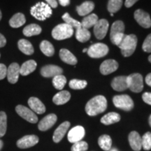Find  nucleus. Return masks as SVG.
<instances>
[{
    "label": "nucleus",
    "mask_w": 151,
    "mask_h": 151,
    "mask_svg": "<svg viewBox=\"0 0 151 151\" xmlns=\"http://www.w3.org/2000/svg\"><path fill=\"white\" fill-rule=\"evenodd\" d=\"M107 108V101L102 95L96 96L90 100L86 106V111L90 116H94L104 112Z\"/></svg>",
    "instance_id": "1"
},
{
    "label": "nucleus",
    "mask_w": 151,
    "mask_h": 151,
    "mask_svg": "<svg viewBox=\"0 0 151 151\" xmlns=\"http://www.w3.org/2000/svg\"><path fill=\"white\" fill-rule=\"evenodd\" d=\"M30 14L37 20L43 21L51 16L52 11L51 7L48 4L39 2L32 7L30 9Z\"/></svg>",
    "instance_id": "2"
},
{
    "label": "nucleus",
    "mask_w": 151,
    "mask_h": 151,
    "mask_svg": "<svg viewBox=\"0 0 151 151\" xmlns=\"http://www.w3.org/2000/svg\"><path fill=\"white\" fill-rule=\"evenodd\" d=\"M137 46V37L134 35L124 36L118 47L124 57H129L134 53Z\"/></svg>",
    "instance_id": "3"
},
{
    "label": "nucleus",
    "mask_w": 151,
    "mask_h": 151,
    "mask_svg": "<svg viewBox=\"0 0 151 151\" xmlns=\"http://www.w3.org/2000/svg\"><path fill=\"white\" fill-rule=\"evenodd\" d=\"M73 28L66 23L60 24L54 27L52 31V37L56 40H64L72 37Z\"/></svg>",
    "instance_id": "4"
},
{
    "label": "nucleus",
    "mask_w": 151,
    "mask_h": 151,
    "mask_svg": "<svg viewBox=\"0 0 151 151\" xmlns=\"http://www.w3.org/2000/svg\"><path fill=\"white\" fill-rule=\"evenodd\" d=\"M113 102L115 106L122 110L129 111L134 108V101L127 94L116 95L113 98Z\"/></svg>",
    "instance_id": "5"
},
{
    "label": "nucleus",
    "mask_w": 151,
    "mask_h": 151,
    "mask_svg": "<svg viewBox=\"0 0 151 151\" xmlns=\"http://www.w3.org/2000/svg\"><path fill=\"white\" fill-rule=\"evenodd\" d=\"M128 88L133 92L139 93L143 89V76L140 73H135L127 76Z\"/></svg>",
    "instance_id": "6"
},
{
    "label": "nucleus",
    "mask_w": 151,
    "mask_h": 151,
    "mask_svg": "<svg viewBox=\"0 0 151 151\" xmlns=\"http://www.w3.org/2000/svg\"><path fill=\"white\" fill-rule=\"evenodd\" d=\"M109 51V47L106 45L104 43H97L90 46L87 52L90 58H100L106 55Z\"/></svg>",
    "instance_id": "7"
},
{
    "label": "nucleus",
    "mask_w": 151,
    "mask_h": 151,
    "mask_svg": "<svg viewBox=\"0 0 151 151\" xmlns=\"http://www.w3.org/2000/svg\"><path fill=\"white\" fill-rule=\"evenodd\" d=\"M16 111L21 118L30 123H36L38 122V118L35 113L22 105H18L16 107Z\"/></svg>",
    "instance_id": "8"
},
{
    "label": "nucleus",
    "mask_w": 151,
    "mask_h": 151,
    "mask_svg": "<svg viewBox=\"0 0 151 151\" xmlns=\"http://www.w3.org/2000/svg\"><path fill=\"white\" fill-rule=\"evenodd\" d=\"M109 26V22L106 19H101L98 20L94 26V34L97 39L101 40L106 37L108 32Z\"/></svg>",
    "instance_id": "9"
},
{
    "label": "nucleus",
    "mask_w": 151,
    "mask_h": 151,
    "mask_svg": "<svg viewBox=\"0 0 151 151\" xmlns=\"http://www.w3.org/2000/svg\"><path fill=\"white\" fill-rule=\"evenodd\" d=\"M85 134H86V132L83 127L80 125L76 126L69 130L67 134L68 141L72 143H76L82 140L85 137Z\"/></svg>",
    "instance_id": "10"
},
{
    "label": "nucleus",
    "mask_w": 151,
    "mask_h": 151,
    "mask_svg": "<svg viewBox=\"0 0 151 151\" xmlns=\"http://www.w3.org/2000/svg\"><path fill=\"white\" fill-rule=\"evenodd\" d=\"M134 19L139 25L143 28H150L151 27V19L148 13L146 11L138 9L134 12Z\"/></svg>",
    "instance_id": "11"
},
{
    "label": "nucleus",
    "mask_w": 151,
    "mask_h": 151,
    "mask_svg": "<svg viewBox=\"0 0 151 151\" xmlns=\"http://www.w3.org/2000/svg\"><path fill=\"white\" fill-rule=\"evenodd\" d=\"M39 139L37 136L36 135H27L24 136L21 139H20L17 141V146L19 148H31L39 142Z\"/></svg>",
    "instance_id": "12"
},
{
    "label": "nucleus",
    "mask_w": 151,
    "mask_h": 151,
    "mask_svg": "<svg viewBox=\"0 0 151 151\" xmlns=\"http://www.w3.org/2000/svg\"><path fill=\"white\" fill-rule=\"evenodd\" d=\"M20 66L16 62H14L9 65L7 69L6 76L10 83L15 84L18 82L19 75H20Z\"/></svg>",
    "instance_id": "13"
},
{
    "label": "nucleus",
    "mask_w": 151,
    "mask_h": 151,
    "mask_svg": "<svg viewBox=\"0 0 151 151\" xmlns=\"http://www.w3.org/2000/svg\"><path fill=\"white\" fill-rule=\"evenodd\" d=\"M63 70L61 67L56 65H46L41 69V74L46 78L55 77L58 75L62 74Z\"/></svg>",
    "instance_id": "14"
},
{
    "label": "nucleus",
    "mask_w": 151,
    "mask_h": 151,
    "mask_svg": "<svg viewBox=\"0 0 151 151\" xmlns=\"http://www.w3.org/2000/svg\"><path fill=\"white\" fill-rule=\"evenodd\" d=\"M57 120H58V117L54 113L48 115L39 122V124H38L39 129L43 132L46 131L55 124Z\"/></svg>",
    "instance_id": "15"
},
{
    "label": "nucleus",
    "mask_w": 151,
    "mask_h": 151,
    "mask_svg": "<svg viewBox=\"0 0 151 151\" xmlns=\"http://www.w3.org/2000/svg\"><path fill=\"white\" fill-rule=\"evenodd\" d=\"M118 63L114 60H107L101 63L100 72L103 75H108L116 71L118 68Z\"/></svg>",
    "instance_id": "16"
},
{
    "label": "nucleus",
    "mask_w": 151,
    "mask_h": 151,
    "mask_svg": "<svg viewBox=\"0 0 151 151\" xmlns=\"http://www.w3.org/2000/svg\"><path fill=\"white\" fill-rule=\"evenodd\" d=\"M111 87L116 91L122 92L127 90L128 88L127 76H117L111 82Z\"/></svg>",
    "instance_id": "17"
},
{
    "label": "nucleus",
    "mask_w": 151,
    "mask_h": 151,
    "mask_svg": "<svg viewBox=\"0 0 151 151\" xmlns=\"http://www.w3.org/2000/svg\"><path fill=\"white\" fill-rule=\"evenodd\" d=\"M70 127V122L66 121L62 123L54 132L52 139L55 143H59L63 139Z\"/></svg>",
    "instance_id": "18"
},
{
    "label": "nucleus",
    "mask_w": 151,
    "mask_h": 151,
    "mask_svg": "<svg viewBox=\"0 0 151 151\" xmlns=\"http://www.w3.org/2000/svg\"><path fill=\"white\" fill-rule=\"evenodd\" d=\"M29 104L31 110L38 114H43L46 112V107L42 103V101L37 97H30L28 100Z\"/></svg>",
    "instance_id": "19"
},
{
    "label": "nucleus",
    "mask_w": 151,
    "mask_h": 151,
    "mask_svg": "<svg viewBox=\"0 0 151 151\" xmlns=\"http://www.w3.org/2000/svg\"><path fill=\"white\" fill-rule=\"evenodd\" d=\"M128 140L131 148L135 151H140L142 148V143H141V137L137 132L133 131L130 132Z\"/></svg>",
    "instance_id": "20"
},
{
    "label": "nucleus",
    "mask_w": 151,
    "mask_h": 151,
    "mask_svg": "<svg viewBox=\"0 0 151 151\" xmlns=\"http://www.w3.org/2000/svg\"><path fill=\"white\" fill-rule=\"evenodd\" d=\"M60 58L68 65H76L77 64L76 58L67 49L62 48L60 50Z\"/></svg>",
    "instance_id": "21"
},
{
    "label": "nucleus",
    "mask_w": 151,
    "mask_h": 151,
    "mask_svg": "<svg viewBox=\"0 0 151 151\" xmlns=\"http://www.w3.org/2000/svg\"><path fill=\"white\" fill-rule=\"evenodd\" d=\"M37 66V62L33 60H28V61L24 62V63L20 66V74L24 76L29 75V73H32L34 71H35Z\"/></svg>",
    "instance_id": "22"
},
{
    "label": "nucleus",
    "mask_w": 151,
    "mask_h": 151,
    "mask_svg": "<svg viewBox=\"0 0 151 151\" xmlns=\"http://www.w3.org/2000/svg\"><path fill=\"white\" fill-rule=\"evenodd\" d=\"M71 94L67 90H62L57 93L52 98V101L56 105H63L69 101Z\"/></svg>",
    "instance_id": "23"
},
{
    "label": "nucleus",
    "mask_w": 151,
    "mask_h": 151,
    "mask_svg": "<svg viewBox=\"0 0 151 151\" xmlns=\"http://www.w3.org/2000/svg\"><path fill=\"white\" fill-rule=\"evenodd\" d=\"M94 9V4L92 1H85L80 6L76 7L77 13L79 16H86L90 14Z\"/></svg>",
    "instance_id": "24"
},
{
    "label": "nucleus",
    "mask_w": 151,
    "mask_h": 151,
    "mask_svg": "<svg viewBox=\"0 0 151 151\" xmlns=\"http://www.w3.org/2000/svg\"><path fill=\"white\" fill-rule=\"evenodd\" d=\"M18 46L19 50L21 51L22 53L27 55H31L34 53V47L32 43L26 39H20L18 42Z\"/></svg>",
    "instance_id": "25"
},
{
    "label": "nucleus",
    "mask_w": 151,
    "mask_h": 151,
    "mask_svg": "<svg viewBox=\"0 0 151 151\" xmlns=\"http://www.w3.org/2000/svg\"><path fill=\"white\" fill-rule=\"evenodd\" d=\"M26 18L24 14L18 13L15 14L9 20V24L13 28H18L25 23Z\"/></svg>",
    "instance_id": "26"
},
{
    "label": "nucleus",
    "mask_w": 151,
    "mask_h": 151,
    "mask_svg": "<svg viewBox=\"0 0 151 151\" xmlns=\"http://www.w3.org/2000/svg\"><path fill=\"white\" fill-rule=\"evenodd\" d=\"M120 120V116L118 113L115 112H111L106 114L101 118V122L105 125H109L113 123H116Z\"/></svg>",
    "instance_id": "27"
},
{
    "label": "nucleus",
    "mask_w": 151,
    "mask_h": 151,
    "mask_svg": "<svg viewBox=\"0 0 151 151\" xmlns=\"http://www.w3.org/2000/svg\"><path fill=\"white\" fill-rule=\"evenodd\" d=\"M42 29L39 24H30L26 26L23 29V35L26 37H32V36L39 35L41 33Z\"/></svg>",
    "instance_id": "28"
},
{
    "label": "nucleus",
    "mask_w": 151,
    "mask_h": 151,
    "mask_svg": "<svg viewBox=\"0 0 151 151\" xmlns=\"http://www.w3.org/2000/svg\"><path fill=\"white\" fill-rule=\"evenodd\" d=\"M98 16L94 14H91L85 17L83 19L81 23V27L85 28V29H88L89 28L94 27L98 21Z\"/></svg>",
    "instance_id": "29"
},
{
    "label": "nucleus",
    "mask_w": 151,
    "mask_h": 151,
    "mask_svg": "<svg viewBox=\"0 0 151 151\" xmlns=\"http://www.w3.org/2000/svg\"><path fill=\"white\" fill-rule=\"evenodd\" d=\"M99 146L102 150L105 151L110 150L112 146V140L110 136L107 134L101 135L98 139Z\"/></svg>",
    "instance_id": "30"
},
{
    "label": "nucleus",
    "mask_w": 151,
    "mask_h": 151,
    "mask_svg": "<svg viewBox=\"0 0 151 151\" xmlns=\"http://www.w3.org/2000/svg\"><path fill=\"white\" fill-rule=\"evenodd\" d=\"M90 37H91V35H90L89 30L82 27L77 29L76 32V38L77 40L81 43L88 41L90 39Z\"/></svg>",
    "instance_id": "31"
},
{
    "label": "nucleus",
    "mask_w": 151,
    "mask_h": 151,
    "mask_svg": "<svg viewBox=\"0 0 151 151\" xmlns=\"http://www.w3.org/2000/svg\"><path fill=\"white\" fill-rule=\"evenodd\" d=\"M40 49L41 52H43L45 55L48 57H51L55 53V48L51 43L49 42L48 41H43L40 44Z\"/></svg>",
    "instance_id": "32"
},
{
    "label": "nucleus",
    "mask_w": 151,
    "mask_h": 151,
    "mask_svg": "<svg viewBox=\"0 0 151 151\" xmlns=\"http://www.w3.org/2000/svg\"><path fill=\"white\" fill-rule=\"evenodd\" d=\"M124 24L123 22L118 20L113 22L112 26H111L110 38L114 37L115 35H118V34L124 33Z\"/></svg>",
    "instance_id": "33"
},
{
    "label": "nucleus",
    "mask_w": 151,
    "mask_h": 151,
    "mask_svg": "<svg viewBox=\"0 0 151 151\" xmlns=\"http://www.w3.org/2000/svg\"><path fill=\"white\" fill-rule=\"evenodd\" d=\"M67 83V78L62 74L58 75L53 77L52 79V85L57 90H62Z\"/></svg>",
    "instance_id": "34"
},
{
    "label": "nucleus",
    "mask_w": 151,
    "mask_h": 151,
    "mask_svg": "<svg viewBox=\"0 0 151 151\" xmlns=\"http://www.w3.org/2000/svg\"><path fill=\"white\" fill-rule=\"evenodd\" d=\"M122 6V0H109L108 11L111 14H115L121 9Z\"/></svg>",
    "instance_id": "35"
},
{
    "label": "nucleus",
    "mask_w": 151,
    "mask_h": 151,
    "mask_svg": "<svg viewBox=\"0 0 151 151\" xmlns=\"http://www.w3.org/2000/svg\"><path fill=\"white\" fill-rule=\"evenodd\" d=\"M62 19H63L64 21L65 22L66 24H67L68 25L71 26L72 28H76V29H78V28L81 27V23L78 20H75L71 18L68 13H66L62 16Z\"/></svg>",
    "instance_id": "36"
},
{
    "label": "nucleus",
    "mask_w": 151,
    "mask_h": 151,
    "mask_svg": "<svg viewBox=\"0 0 151 151\" xmlns=\"http://www.w3.org/2000/svg\"><path fill=\"white\" fill-rule=\"evenodd\" d=\"M7 116L5 112L0 111V138L4 137L6 132Z\"/></svg>",
    "instance_id": "37"
},
{
    "label": "nucleus",
    "mask_w": 151,
    "mask_h": 151,
    "mask_svg": "<svg viewBox=\"0 0 151 151\" xmlns=\"http://www.w3.org/2000/svg\"><path fill=\"white\" fill-rule=\"evenodd\" d=\"M87 84H88V83L86 81L73 79L69 82V87L73 90H82L86 88Z\"/></svg>",
    "instance_id": "38"
},
{
    "label": "nucleus",
    "mask_w": 151,
    "mask_h": 151,
    "mask_svg": "<svg viewBox=\"0 0 151 151\" xmlns=\"http://www.w3.org/2000/svg\"><path fill=\"white\" fill-rule=\"evenodd\" d=\"M142 148L145 150H150L151 149V132H148L144 134L141 138Z\"/></svg>",
    "instance_id": "39"
},
{
    "label": "nucleus",
    "mask_w": 151,
    "mask_h": 151,
    "mask_svg": "<svg viewBox=\"0 0 151 151\" xmlns=\"http://www.w3.org/2000/svg\"><path fill=\"white\" fill-rule=\"evenodd\" d=\"M88 148V143L83 141H80L74 143L71 146V151H86Z\"/></svg>",
    "instance_id": "40"
},
{
    "label": "nucleus",
    "mask_w": 151,
    "mask_h": 151,
    "mask_svg": "<svg viewBox=\"0 0 151 151\" xmlns=\"http://www.w3.org/2000/svg\"><path fill=\"white\" fill-rule=\"evenodd\" d=\"M142 48L143 51L146 52H151V34L147 36L143 43Z\"/></svg>",
    "instance_id": "41"
},
{
    "label": "nucleus",
    "mask_w": 151,
    "mask_h": 151,
    "mask_svg": "<svg viewBox=\"0 0 151 151\" xmlns=\"http://www.w3.org/2000/svg\"><path fill=\"white\" fill-rule=\"evenodd\" d=\"M7 68L4 64H0V80H2L6 76Z\"/></svg>",
    "instance_id": "42"
},
{
    "label": "nucleus",
    "mask_w": 151,
    "mask_h": 151,
    "mask_svg": "<svg viewBox=\"0 0 151 151\" xmlns=\"http://www.w3.org/2000/svg\"><path fill=\"white\" fill-rule=\"evenodd\" d=\"M142 99L145 103L151 106V92H145L143 94Z\"/></svg>",
    "instance_id": "43"
},
{
    "label": "nucleus",
    "mask_w": 151,
    "mask_h": 151,
    "mask_svg": "<svg viewBox=\"0 0 151 151\" xmlns=\"http://www.w3.org/2000/svg\"><path fill=\"white\" fill-rule=\"evenodd\" d=\"M47 4L50 6L51 8H57L58 7V1L56 0H45Z\"/></svg>",
    "instance_id": "44"
},
{
    "label": "nucleus",
    "mask_w": 151,
    "mask_h": 151,
    "mask_svg": "<svg viewBox=\"0 0 151 151\" xmlns=\"http://www.w3.org/2000/svg\"><path fill=\"white\" fill-rule=\"evenodd\" d=\"M138 1H139V0H126L125 2H124V6H125L127 8H130V7H132L136 2H137Z\"/></svg>",
    "instance_id": "45"
},
{
    "label": "nucleus",
    "mask_w": 151,
    "mask_h": 151,
    "mask_svg": "<svg viewBox=\"0 0 151 151\" xmlns=\"http://www.w3.org/2000/svg\"><path fill=\"white\" fill-rule=\"evenodd\" d=\"M6 44V39L4 36L0 34V48L5 46Z\"/></svg>",
    "instance_id": "46"
},
{
    "label": "nucleus",
    "mask_w": 151,
    "mask_h": 151,
    "mask_svg": "<svg viewBox=\"0 0 151 151\" xmlns=\"http://www.w3.org/2000/svg\"><path fill=\"white\" fill-rule=\"evenodd\" d=\"M59 3L62 6H67L70 4V0H59Z\"/></svg>",
    "instance_id": "47"
},
{
    "label": "nucleus",
    "mask_w": 151,
    "mask_h": 151,
    "mask_svg": "<svg viewBox=\"0 0 151 151\" xmlns=\"http://www.w3.org/2000/svg\"><path fill=\"white\" fill-rule=\"evenodd\" d=\"M146 84L148 85V86L151 87V73H148V74L146 76Z\"/></svg>",
    "instance_id": "48"
},
{
    "label": "nucleus",
    "mask_w": 151,
    "mask_h": 151,
    "mask_svg": "<svg viewBox=\"0 0 151 151\" xmlns=\"http://www.w3.org/2000/svg\"><path fill=\"white\" fill-rule=\"evenodd\" d=\"M3 145H4V143H3V141L1 140V139H0V150H1V149L2 148V147H3Z\"/></svg>",
    "instance_id": "49"
},
{
    "label": "nucleus",
    "mask_w": 151,
    "mask_h": 151,
    "mask_svg": "<svg viewBox=\"0 0 151 151\" xmlns=\"http://www.w3.org/2000/svg\"><path fill=\"white\" fill-rule=\"evenodd\" d=\"M148 122H149V124H150V126L151 127V115L149 117V119H148Z\"/></svg>",
    "instance_id": "50"
},
{
    "label": "nucleus",
    "mask_w": 151,
    "mask_h": 151,
    "mask_svg": "<svg viewBox=\"0 0 151 151\" xmlns=\"http://www.w3.org/2000/svg\"><path fill=\"white\" fill-rule=\"evenodd\" d=\"M148 60H149V62H151V55L148 57Z\"/></svg>",
    "instance_id": "51"
},
{
    "label": "nucleus",
    "mask_w": 151,
    "mask_h": 151,
    "mask_svg": "<svg viewBox=\"0 0 151 151\" xmlns=\"http://www.w3.org/2000/svg\"><path fill=\"white\" fill-rule=\"evenodd\" d=\"M1 17H2V15H1V11H0V20H1Z\"/></svg>",
    "instance_id": "52"
},
{
    "label": "nucleus",
    "mask_w": 151,
    "mask_h": 151,
    "mask_svg": "<svg viewBox=\"0 0 151 151\" xmlns=\"http://www.w3.org/2000/svg\"><path fill=\"white\" fill-rule=\"evenodd\" d=\"M87 51H88V49H87V48H85V49H83V52H86Z\"/></svg>",
    "instance_id": "53"
},
{
    "label": "nucleus",
    "mask_w": 151,
    "mask_h": 151,
    "mask_svg": "<svg viewBox=\"0 0 151 151\" xmlns=\"http://www.w3.org/2000/svg\"><path fill=\"white\" fill-rule=\"evenodd\" d=\"M110 151H118V150H117L116 148H113L112 150H111Z\"/></svg>",
    "instance_id": "54"
},
{
    "label": "nucleus",
    "mask_w": 151,
    "mask_h": 151,
    "mask_svg": "<svg viewBox=\"0 0 151 151\" xmlns=\"http://www.w3.org/2000/svg\"><path fill=\"white\" fill-rule=\"evenodd\" d=\"M0 57H1V55H0Z\"/></svg>",
    "instance_id": "55"
}]
</instances>
